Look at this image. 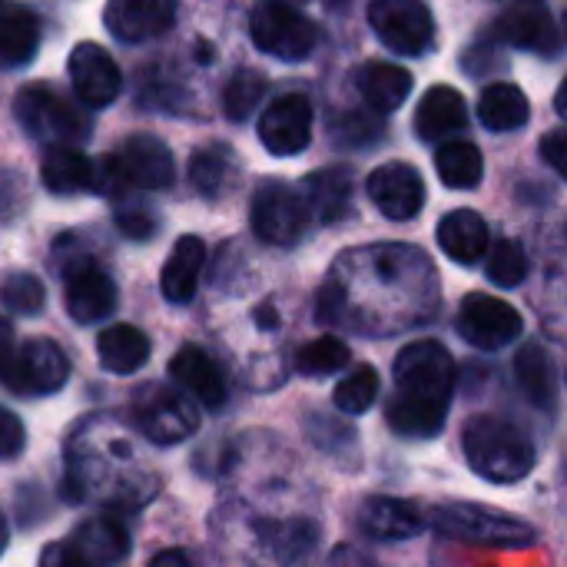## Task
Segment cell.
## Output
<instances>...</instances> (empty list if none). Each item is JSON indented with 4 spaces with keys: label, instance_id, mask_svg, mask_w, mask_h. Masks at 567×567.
Instances as JSON below:
<instances>
[{
    "label": "cell",
    "instance_id": "7c38bea8",
    "mask_svg": "<svg viewBox=\"0 0 567 567\" xmlns=\"http://www.w3.org/2000/svg\"><path fill=\"white\" fill-rule=\"evenodd\" d=\"M492 33H495V40H502L508 47L542 53L548 60L561 53V30L545 0H512L495 17Z\"/></svg>",
    "mask_w": 567,
    "mask_h": 567
},
{
    "label": "cell",
    "instance_id": "7bdbcfd3",
    "mask_svg": "<svg viewBox=\"0 0 567 567\" xmlns=\"http://www.w3.org/2000/svg\"><path fill=\"white\" fill-rule=\"evenodd\" d=\"M10 352H13V329H10V322L0 316V369H3V362L10 359Z\"/></svg>",
    "mask_w": 567,
    "mask_h": 567
},
{
    "label": "cell",
    "instance_id": "e575fe53",
    "mask_svg": "<svg viewBox=\"0 0 567 567\" xmlns=\"http://www.w3.org/2000/svg\"><path fill=\"white\" fill-rule=\"evenodd\" d=\"M379 399V372L372 365H355L339 385H336V409L346 415H365Z\"/></svg>",
    "mask_w": 567,
    "mask_h": 567
},
{
    "label": "cell",
    "instance_id": "6da1fadb",
    "mask_svg": "<svg viewBox=\"0 0 567 567\" xmlns=\"http://www.w3.org/2000/svg\"><path fill=\"white\" fill-rule=\"evenodd\" d=\"M392 399L385 405V419L402 439H435L449 419V405L455 395V359L435 339L409 342L392 365Z\"/></svg>",
    "mask_w": 567,
    "mask_h": 567
},
{
    "label": "cell",
    "instance_id": "e0dca14e",
    "mask_svg": "<svg viewBox=\"0 0 567 567\" xmlns=\"http://www.w3.org/2000/svg\"><path fill=\"white\" fill-rule=\"evenodd\" d=\"M43 186L56 196H76V193H106V173L103 159L93 163L80 146H47L40 163Z\"/></svg>",
    "mask_w": 567,
    "mask_h": 567
},
{
    "label": "cell",
    "instance_id": "277c9868",
    "mask_svg": "<svg viewBox=\"0 0 567 567\" xmlns=\"http://www.w3.org/2000/svg\"><path fill=\"white\" fill-rule=\"evenodd\" d=\"M432 525L439 535L462 542V545H478V548H532L535 528L498 512L488 505L475 502H452L435 508Z\"/></svg>",
    "mask_w": 567,
    "mask_h": 567
},
{
    "label": "cell",
    "instance_id": "30bf717a",
    "mask_svg": "<svg viewBox=\"0 0 567 567\" xmlns=\"http://www.w3.org/2000/svg\"><path fill=\"white\" fill-rule=\"evenodd\" d=\"M306 226H309V209L289 183L282 179L259 183L252 196V233L266 246H296Z\"/></svg>",
    "mask_w": 567,
    "mask_h": 567
},
{
    "label": "cell",
    "instance_id": "d6a6232c",
    "mask_svg": "<svg viewBox=\"0 0 567 567\" xmlns=\"http://www.w3.org/2000/svg\"><path fill=\"white\" fill-rule=\"evenodd\" d=\"M113 223H116V229H120L126 239H136V243L153 239V236L159 233V213H156V206H153L150 199H143V196L130 193V189L116 193Z\"/></svg>",
    "mask_w": 567,
    "mask_h": 567
},
{
    "label": "cell",
    "instance_id": "7a4b0ae2",
    "mask_svg": "<svg viewBox=\"0 0 567 567\" xmlns=\"http://www.w3.org/2000/svg\"><path fill=\"white\" fill-rule=\"evenodd\" d=\"M465 458L485 482L512 485L535 468V442L502 415H475L462 435Z\"/></svg>",
    "mask_w": 567,
    "mask_h": 567
},
{
    "label": "cell",
    "instance_id": "44dd1931",
    "mask_svg": "<svg viewBox=\"0 0 567 567\" xmlns=\"http://www.w3.org/2000/svg\"><path fill=\"white\" fill-rule=\"evenodd\" d=\"M359 528H362V535H369L375 542H405L425 528V515L419 512V505H412L405 498L375 495V498L362 502Z\"/></svg>",
    "mask_w": 567,
    "mask_h": 567
},
{
    "label": "cell",
    "instance_id": "74e56055",
    "mask_svg": "<svg viewBox=\"0 0 567 567\" xmlns=\"http://www.w3.org/2000/svg\"><path fill=\"white\" fill-rule=\"evenodd\" d=\"M43 299H47V289L30 272H13L0 286V306L13 316H37L43 309Z\"/></svg>",
    "mask_w": 567,
    "mask_h": 567
},
{
    "label": "cell",
    "instance_id": "f35d334b",
    "mask_svg": "<svg viewBox=\"0 0 567 567\" xmlns=\"http://www.w3.org/2000/svg\"><path fill=\"white\" fill-rule=\"evenodd\" d=\"M23 445H27V429H23V422H20L10 409L0 405V462L17 458V455L23 452Z\"/></svg>",
    "mask_w": 567,
    "mask_h": 567
},
{
    "label": "cell",
    "instance_id": "4316f807",
    "mask_svg": "<svg viewBox=\"0 0 567 567\" xmlns=\"http://www.w3.org/2000/svg\"><path fill=\"white\" fill-rule=\"evenodd\" d=\"M70 545L96 565H113L130 555V532L116 515H93L73 528Z\"/></svg>",
    "mask_w": 567,
    "mask_h": 567
},
{
    "label": "cell",
    "instance_id": "8fae6325",
    "mask_svg": "<svg viewBox=\"0 0 567 567\" xmlns=\"http://www.w3.org/2000/svg\"><path fill=\"white\" fill-rule=\"evenodd\" d=\"M522 316L515 306H508L498 296L488 292H472L462 299L458 309V332L462 339L478 349V352H498L508 349L522 336Z\"/></svg>",
    "mask_w": 567,
    "mask_h": 567
},
{
    "label": "cell",
    "instance_id": "60d3db41",
    "mask_svg": "<svg viewBox=\"0 0 567 567\" xmlns=\"http://www.w3.org/2000/svg\"><path fill=\"white\" fill-rule=\"evenodd\" d=\"M565 143H567L565 130H551V133L542 140V156H545V159L551 163V169H555V173H561V176L567 173Z\"/></svg>",
    "mask_w": 567,
    "mask_h": 567
},
{
    "label": "cell",
    "instance_id": "484cf974",
    "mask_svg": "<svg viewBox=\"0 0 567 567\" xmlns=\"http://www.w3.org/2000/svg\"><path fill=\"white\" fill-rule=\"evenodd\" d=\"M355 86H359L362 100L369 103V110L395 113L409 100V93H412V73L405 66H395V63L369 60L355 73Z\"/></svg>",
    "mask_w": 567,
    "mask_h": 567
},
{
    "label": "cell",
    "instance_id": "4fadbf2b",
    "mask_svg": "<svg viewBox=\"0 0 567 567\" xmlns=\"http://www.w3.org/2000/svg\"><path fill=\"white\" fill-rule=\"evenodd\" d=\"M259 140L272 156H296L312 140V103L302 93H282L276 96L262 120H259Z\"/></svg>",
    "mask_w": 567,
    "mask_h": 567
},
{
    "label": "cell",
    "instance_id": "d6986e66",
    "mask_svg": "<svg viewBox=\"0 0 567 567\" xmlns=\"http://www.w3.org/2000/svg\"><path fill=\"white\" fill-rule=\"evenodd\" d=\"M169 375L183 385L186 395H193L203 409H223L229 399V382L223 375V369L216 365V359L209 352H203L199 346H183L173 362H169Z\"/></svg>",
    "mask_w": 567,
    "mask_h": 567
},
{
    "label": "cell",
    "instance_id": "1f68e13d",
    "mask_svg": "<svg viewBox=\"0 0 567 567\" xmlns=\"http://www.w3.org/2000/svg\"><path fill=\"white\" fill-rule=\"evenodd\" d=\"M435 169L449 189H475L485 176V159L475 143L445 140L435 153Z\"/></svg>",
    "mask_w": 567,
    "mask_h": 567
},
{
    "label": "cell",
    "instance_id": "ffe728a7",
    "mask_svg": "<svg viewBox=\"0 0 567 567\" xmlns=\"http://www.w3.org/2000/svg\"><path fill=\"white\" fill-rule=\"evenodd\" d=\"M302 203L309 216L319 223H342L352 213V196H355V176L349 166H329L316 169L302 179Z\"/></svg>",
    "mask_w": 567,
    "mask_h": 567
},
{
    "label": "cell",
    "instance_id": "8992f818",
    "mask_svg": "<svg viewBox=\"0 0 567 567\" xmlns=\"http://www.w3.org/2000/svg\"><path fill=\"white\" fill-rule=\"evenodd\" d=\"M249 37L252 43L286 63H299L306 56H312L316 43H319V30L309 17H302L299 10H292L289 3L279 0H262L252 17H249Z\"/></svg>",
    "mask_w": 567,
    "mask_h": 567
},
{
    "label": "cell",
    "instance_id": "9c48e42d",
    "mask_svg": "<svg viewBox=\"0 0 567 567\" xmlns=\"http://www.w3.org/2000/svg\"><path fill=\"white\" fill-rule=\"evenodd\" d=\"M369 23L399 56H422L435 40V17L425 0H372Z\"/></svg>",
    "mask_w": 567,
    "mask_h": 567
},
{
    "label": "cell",
    "instance_id": "2e32d148",
    "mask_svg": "<svg viewBox=\"0 0 567 567\" xmlns=\"http://www.w3.org/2000/svg\"><path fill=\"white\" fill-rule=\"evenodd\" d=\"M66 66H70L73 93L80 96L83 106L103 110V106H110L116 100V93L123 86V76H120L116 60L103 47H96V43H76Z\"/></svg>",
    "mask_w": 567,
    "mask_h": 567
},
{
    "label": "cell",
    "instance_id": "ab89813d",
    "mask_svg": "<svg viewBox=\"0 0 567 567\" xmlns=\"http://www.w3.org/2000/svg\"><path fill=\"white\" fill-rule=\"evenodd\" d=\"M40 567H103L96 561H90L80 548H73L70 542H56V545H47L43 555H40Z\"/></svg>",
    "mask_w": 567,
    "mask_h": 567
},
{
    "label": "cell",
    "instance_id": "f546056e",
    "mask_svg": "<svg viewBox=\"0 0 567 567\" xmlns=\"http://www.w3.org/2000/svg\"><path fill=\"white\" fill-rule=\"evenodd\" d=\"M37 47H40V20L20 3L0 10V70L30 63Z\"/></svg>",
    "mask_w": 567,
    "mask_h": 567
},
{
    "label": "cell",
    "instance_id": "d590c367",
    "mask_svg": "<svg viewBox=\"0 0 567 567\" xmlns=\"http://www.w3.org/2000/svg\"><path fill=\"white\" fill-rule=\"evenodd\" d=\"M349 346L336 336H319L296 352V369L302 375H332L349 365Z\"/></svg>",
    "mask_w": 567,
    "mask_h": 567
},
{
    "label": "cell",
    "instance_id": "836d02e7",
    "mask_svg": "<svg viewBox=\"0 0 567 567\" xmlns=\"http://www.w3.org/2000/svg\"><path fill=\"white\" fill-rule=\"evenodd\" d=\"M262 96H266V76L256 70H236L223 86V113L233 123H243L256 113Z\"/></svg>",
    "mask_w": 567,
    "mask_h": 567
},
{
    "label": "cell",
    "instance_id": "5b68a950",
    "mask_svg": "<svg viewBox=\"0 0 567 567\" xmlns=\"http://www.w3.org/2000/svg\"><path fill=\"white\" fill-rule=\"evenodd\" d=\"M130 422L133 429L159 445V449H169V445H179L186 442L189 435H196L199 429V412L193 405V399L173 385H163V382H150V385H140L130 399Z\"/></svg>",
    "mask_w": 567,
    "mask_h": 567
},
{
    "label": "cell",
    "instance_id": "d4e9b609",
    "mask_svg": "<svg viewBox=\"0 0 567 567\" xmlns=\"http://www.w3.org/2000/svg\"><path fill=\"white\" fill-rule=\"evenodd\" d=\"M488 243H492L488 223L475 209H452L439 223V246L445 249L449 259L462 266L478 262L488 252Z\"/></svg>",
    "mask_w": 567,
    "mask_h": 567
},
{
    "label": "cell",
    "instance_id": "603a6c76",
    "mask_svg": "<svg viewBox=\"0 0 567 567\" xmlns=\"http://www.w3.org/2000/svg\"><path fill=\"white\" fill-rule=\"evenodd\" d=\"M203 266H206V243L199 236H179L159 276V289L166 302L173 306L193 302L203 279Z\"/></svg>",
    "mask_w": 567,
    "mask_h": 567
},
{
    "label": "cell",
    "instance_id": "5bb4252c",
    "mask_svg": "<svg viewBox=\"0 0 567 567\" xmlns=\"http://www.w3.org/2000/svg\"><path fill=\"white\" fill-rule=\"evenodd\" d=\"M63 276H66V312L73 322L90 326L113 316L116 282L103 266H96L93 259H73L66 262Z\"/></svg>",
    "mask_w": 567,
    "mask_h": 567
},
{
    "label": "cell",
    "instance_id": "ee69618b",
    "mask_svg": "<svg viewBox=\"0 0 567 567\" xmlns=\"http://www.w3.org/2000/svg\"><path fill=\"white\" fill-rule=\"evenodd\" d=\"M7 542H10V528H7V518L0 515V555L7 551Z\"/></svg>",
    "mask_w": 567,
    "mask_h": 567
},
{
    "label": "cell",
    "instance_id": "4dcf8cb0",
    "mask_svg": "<svg viewBox=\"0 0 567 567\" xmlns=\"http://www.w3.org/2000/svg\"><path fill=\"white\" fill-rule=\"evenodd\" d=\"M532 116L528 96L515 86V83H492L482 93L478 103V120L492 130V133H512L522 130Z\"/></svg>",
    "mask_w": 567,
    "mask_h": 567
},
{
    "label": "cell",
    "instance_id": "3957f363",
    "mask_svg": "<svg viewBox=\"0 0 567 567\" xmlns=\"http://www.w3.org/2000/svg\"><path fill=\"white\" fill-rule=\"evenodd\" d=\"M17 123L47 146H80L90 140L86 113L50 83H27L13 100Z\"/></svg>",
    "mask_w": 567,
    "mask_h": 567
},
{
    "label": "cell",
    "instance_id": "7402d4cb",
    "mask_svg": "<svg viewBox=\"0 0 567 567\" xmlns=\"http://www.w3.org/2000/svg\"><path fill=\"white\" fill-rule=\"evenodd\" d=\"M465 126H468V106L455 86L439 83L422 96V103L415 110V130L425 143H445L455 133H462Z\"/></svg>",
    "mask_w": 567,
    "mask_h": 567
},
{
    "label": "cell",
    "instance_id": "ac0fdd59",
    "mask_svg": "<svg viewBox=\"0 0 567 567\" xmlns=\"http://www.w3.org/2000/svg\"><path fill=\"white\" fill-rule=\"evenodd\" d=\"M103 23L123 43H143L176 23V0H106Z\"/></svg>",
    "mask_w": 567,
    "mask_h": 567
},
{
    "label": "cell",
    "instance_id": "f6af8a7d",
    "mask_svg": "<svg viewBox=\"0 0 567 567\" xmlns=\"http://www.w3.org/2000/svg\"><path fill=\"white\" fill-rule=\"evenodd\" d=\"M279 3H289V0H279Z\"/></svg>",
    "mask_w": 567,
    "mask_h": 567
},
{
    "label": "cell",
    "instance_id": "9a60e30c",
    "mask_svg": "<svg viewBox=\"0 0 567 567\" xmlns=\"http://www.w3.org/2000/svg\"><path fill=\"white\" fill-rule=\"evenodd\" d=\"M365 189H369V199L375 203V209L392 223L415 219L425 206V183H422L419 169L409 163H382L369 176Z\"/></svg>",
    "mask_w": 567,
    "mask_h": 567
},
{
    "label": "cell",
    "instance_id": "f1b7e54d",
    "mask_svg": "<svg viewBox=\"0 0 567 567\" xmlns=\"http://www.w3.org/2000/svg\"><path fill=\"white\" fill-rule=\"evenodd\" d=\"M236 176H239V159L226 143L199 146L189 159V183L206 199H219L223 193H229Z\"/></svg>",
    "mask_w": 567,
    "mask_h": 567
},
{
    "label": "cell",
    "instance_id": "cb8c5ba5",
    "mask_svg": "<svg viewBox=\"0 0 567 567\" xmlns=\"http://www.w3.org/2000/svg\"><path fill=\"white\" fill-rule=\"evenodd\" d=\"M515 382L522 389V395L542 409V412H555L558 409V369L555 359L548 355V349L542 342H528L515 362H512Z\"/></svg>",
    "mask_w": 567,
    "mask_h": 567
},
{
    "label": "cell",
    "instance_id": "bcb514c9",
    "mask_svg": "<svg viewBox=\"0 0 567 567\" xmlns=\"http://www.w3.org/2000/svg\"><path fill=\"white\" fill-rule=\"evenodd\" d=\"M0 7H3V0H0Z\"/></svg>",
    "mask_w": 567,
    "mask_h": 567
},
{
    "label": "cell",
    "instance_id": "ba28073f",
    "mask_svg": "<svg viewBox=\"0 0 567 567\" xmlns=\"http://www.w3.org/2000/svg\"><path fill=\"white\" fill-rule=\"evenodd\" d=\"M106 166L113 176V196L123 189H166L176 176L169 146L150 133L126 136L120 150L106 156Z\"/></svg>",
    "mask_w": 567,
    "mask_h": 567
},
{
    "label": "cell",
    "instance_id": "83f0119b",
    "mask_svg": "<svg viewBox=\"0 0 567 567\" xmlns=\"http://www.w3.org/2000/svg\"><path fill=\"white\" fill-rule=\"evenodd\" d=\"M96 355H100V365L106 372H113V375H133L150 359V339H146L143 329L126 326V322H116V326H110V329L100 332Z\"/></svg>",
    "mask_w": 567,
    "mask_h": 567
},
{
    "label": "cell",
    "instance_id": "b9f144b4",
    "mask_svg": "<svg viewBox=\"0 0 567 567\" xmlns=\"http://www.w3.org/2000/svg\"><path fill=\"white\" fill-rule=\"evenodd\" d=\"M150 567H193V565H189V558H186L183 551H176V548H166V551L153 555Z\"/></svg>",
    "mask_w": 567,
    "mask_h": 567
},
{
    "label": "cell",
    "instance_id": "8d00e7d4",
    "mask_svg": "<svg viewBox=\"0 0 567 567\" xmlns=\"http://www.w3.org/2000/svg\"><path fill=\"white\" fill-rule=\"evenodd\" d=\"M528 276V252L515 239H498L488 252V279L502 289L522 286Z\"/></svg>",
    "mask_w": 567,
    "mask_h": 567
},
{
    "label": "cell",
    "instance_id": "52a82bcc",
    "mask_svg": "<svg viewBox=\"0 0 567 567\" xmlns=\"http://www.w3.org/2000/svg\"><path fill=\"white\" fill-rule=\"evenodd\" d=\"M0 379L13 395L23 399L53 395L70 379V359L53 339H27L20 349L10 352V359L0 369Z\"/></svg>",
    "mask_w": 567,
    "mask_h": 567
}]
</instances>
